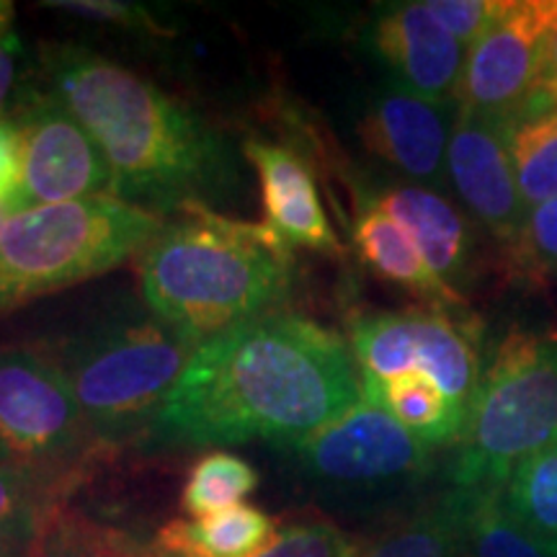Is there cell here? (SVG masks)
Wrapping results in <instances>:
<instances>
[{
  "mask_svg": "<svg viewBox=\"0 0 557 557\" xmlns=\"http://www.w3.org/2000/svg\"><path fill=\"white\" fill-rule=\"evenodd\" d=\"M361 398L346 341L315 320L274 310L201 341L148 442L214 447L263 438L289 449Z\"/></svg>",
  "mask_w": 557,
  "mask_h": 557,
  "instance_id": "cell-1",
  "label": "cell"
},
{
  "mask_svg": "<svg viewBox=\"0 0 557 557\" xmlns=\"http://www.w3.org/2000/svg\"><path fill=\"white\" fill-rule=\"evenodd\" d=\"M41 88L96 139L114 173V197L171 218L218 201L238 178L227 143L189 107L75 45L39 52Z\"/></svg>",
  "mask_w": 557,
  "mask_h": 557,
  "instance_id": "cell-2",
  "label": "cell"
},
{
  "mask_svg": "<svg viewBox=\"0 0 557 557\" xmlns=\"http://www.w3.org/2000/svg\"><path fill=\"white\" fill-rule=\"evenodd\" d=\"M295 256L267 222H248L194 205L165 218L139 256L145 305L201 341L282 310Z\"/></svg>",
  "mask_w": 557,
  "mask_h": 557,
  "instance_id": "cell-3",
  "label": "cell"
},
{
  "mask_svg": "<svg viewBox=\"0 0 557 557\" xmlns=\"http://www.w3.org/2000/svg\"><path fill=\"white\" fill-rule=\"evenodd\" d=\"M197 346L148 305L127 302L45 351L65 372L96 442L116 447L148 438Z\"/></svg>",
  "mask_w": 557,
  "mask_h": 557,
  "instance_id": "cell-4",
  "label": "cell"
},
{
  "mask_svg": "<svg viewBox=\"0 0 557 557\" xmlns=\"http://www.w3.org/2000/svg\"><path fill=\"white\" fill-rule=\"evenodd\" d=\"M165 218L116 197L24 209L0 233V315L143 256Z\"/></svg>",
  "mask_w": 557,
  "mask_h": 557,
  "instance_id": "cell-5",
  "label": "cell"
},
{
  "mask_svg": "<svg viewBox=\"0 0 557 557\" xmlns=\"http://www.w3.org/2000/svg\"><path fill=\"white\" fill-rule=\"evenodd\" d=\"M557 444V336L511 331L470 403L451 465L462 491L500 487L524 459Z\"/></svg>",
  "mask_w": 557,
  "mask_h": 557,
  "instance_id": "cell-6",
  "label": "cell"
},
{
  "mask_svg": "<svg viewBox=\"0 0 557 557\" xmlns=\"http://www.w3.org/2000/svg\"><path fill=\"white\" fill-rule=\"evenodd\" d=\"M99 449L45 346H0V459L65 504Z\"/></svg>",
  "mask_w": 557,
  "mask_h": 557,
  "instance_id": "cell-7",
  "label": "cell"
},
{
  "mask_svg": "<svg viewBox=\"0 0 557 557\" xmlns=\"http://www.w3.org/2000/svg\"><path fill=\"white\" fill-rule=\"evenodd\" d=\"M459 310L462 308L418 305L354 315L348 338L361 377L382 382L398 374H423L459 408L470 410L483 377V325Z\"/></svg>",
  "mask_w": 557,
  "mask_h": 557,
  "instance_id": "cell-8",
  "label": "cell"
},
{
  "mask_svg": "<svg viewBox=\"0 0 557 557\" xmlns=\"http://www.w3.org/2000/svg\"><path fill=\"white\" fill-rule=\"evenodd\" d=\"M287 451L310 483L341 496L413 485L434 468L431 447L369 398Z\"/></svg>",
  "mask_w": 557,
  "mask_h": 557,
  "instance_id": "cell-9",
  "label": "cell"
},
{
  "mask_svg": "<svg viewBox=\"0 0 557 557\" xmlns=\"http://www.w3.org/2000/svg\"><path fill=\"white\" fill-rule=\"evenodd\" d=\"M9 122L16 124L24 152L16 214L41 205L114 197V173L96 139L45 88L21 86Z\"/></svg>",
  "mask_w": 557,
  "mask_h": 557,
  "instance_id": "cell-10",
  "label": "cell"
},
{
  "mask_svg": "<svg viewBox=\"0 0 557 557\" xmlns=\"http://www.w3.org/2000/svg\"><path fill=\"white\" fill-rule=\"evenodd\" d=\"M555 24L557 0L506 3L496 24L468 50L457 109L491 122L517 120L537 86Z\"/></svg>",
  "mask_w": 557,
  "mask_h": 557,
  "instance_id": "cell-11",
  "label": "cell"
},
{
  "mask_svg": "<svg viewBox=\"0 0 557 557\" xmlns=\"http://www.w3.org/2000/svg\"><path fill=\"white\" fill-rule=\"evenodd\" d=\"M457 101L423 99L389 81L369 96L359 137L374 158L426 189L447 186V148L457 122Z\"/></svg>",
  "mask_w": 557,
  "mask_h": 557,
  "instance_id": "cell-12",
  "label": "cell"
},
{
  "mask_svg": "<svg viewBox=\"0 0 557 557\" xmlns=\"http://www.w3.org/2000/svg\"><path fill=\"white\" fill-rule=\"evenodd\" d=\"M447 178L459 201L506 253L517 246L527 205L508 150V122L480 120L457 111L447 148Z\"/></svg>",
  "mask_w": 557,
  "mask_h": 557,
  "instance_id": "cell-13",
  "label": "cell"
},
{
  "mask_svg": "<svg viewBox=\"0 0 557 557\" xmlns=\"http://www.w3.org/2000/svg\"><path fill=\"white\" fill-rule=\"evenodd\" d=\"M372 47L393 73V83L423 99L457 101L468 50L431 16L426 3H398L382 11L372 26Z\"/></svg>",
  "mask_w": 557,
  "mask_h": 557,
  "instance_id": "cell-14",
  "label": "cell"
},
{
  "mask_svg": "<svg viewBox=\"0 0 557 557\" xmlns=\"http://www.w3.org/2000/svg\"><path fill=\"white\" fill-rule=\"evenodd\" d=\"M246 158L261 178L267 225L289 248H310L320 253H341L336 230L320 205L315 178L305 160L284 145L246 143Z\"/></svg>",
  "mask_w": 557,
  "mask_h": 557,
  "instance_id": "cell-15",
  "label": "cell"
},
{
  "mask_svg": "<svg viewBox=\"0 0 557 557\" xmlns=\"http://www.w3.org/2000/svg\"><path fill=\"white\" fill-rule=\"evenodd\" d=\"M364 201L398 222L416 243L421 256L451 289L470 282L472 263V230L465 214L447 197L418 184H395L369 191ZM462 295V292H459Z\"/></svg>",
  "mask_w": 557,
  "mask_h": 557,
  "instance_id": "cell-16",
  "label": "cell"
},
{
  "mask_svg": "<svg viewBox=\"0 0 557 557\" xmlns=\"http://www.w3.org/2000/svg\"><path fill=\"white\" fill-rule=\"evenodd\" d=\"M354 246H357L361 261L374 274L408 289L410 295L421 297L426 305H442V308H465L468 305L465 295L451 289L429 267L416 243L406 235V230L369 201H364L357 220H354Z\"/></svg>",
  "mask_w": 557,
  "mask_h": 557,
  "instance_id": "cell-17",
  "label": "cell"
},
{
  "mask_svg": "<svg viewBox=\"0 0 557 557\" xmlns=\"http://www.w3.org/2000/svg\"><path fill=\"white\" fill-rule=\"evenodd\" d=\"M276 537V524L256 506H233L199 519H171L156 545L169 557H256Z\"/></svg>",
  "mask_w": 557,
  "mask_h": 557,
  "instance_id": "cell-18",
  "label": "cell"
},
{
  "mask_svg": "<svg viewBox=\"0 0 557 557\" xmlns=\"http://www.w3.org/2000/svg\"><path fill=\"white\" fill-rule=\"evenodd\" d=\"M364 398L380 403L431 449L459 444L468 423V410L423 374H398L389 380L361 377Z\"/></svg>",
  "mask_w": 557,
  "mask_h": 557,
  "instance_id": "cell-19",
  "label": "cell"
},
{
  "mask_svg": "<svg viewBox=\"0 0 557 557\" xmlns=\"http://www.w3.org/2000/svg\"><path fill=\"white\" fill-rule=\"evenodd\" d=\"M465 491L451 487L434 504L389 529L357 557H462Z\"/></svg>",
  "mask_w": 557,
  "mask_h": 557,
  "instance_id": "cell-20",
  "label": "cell"
},
{
  "mask_svg": "<svg viewBox=\"0 0 557 557\" xmlns=\"http://www.w3.org/2000/svg\"><path fill=\"white\" fill-rule=\"evenodd\" d=\"M462 557H557V540L519 524L500 504L498 487H480L465 491Z\"/></svg>",
  "mask_w": 557,
  "mask_h": 557,
  "instance_id": "cell-21",
  "label": "cell"
},
{
  "mask_svg": "<svg viewBox=\"0 0 557 557\" xmlns=\"http://www.w3.org/2000/svg\"><path fill=\"white\" fill-rule=\"evenodd\" d=\"M26 557H169L122 527L103 524L60 506L34 540Z\"/></svg>",
  "mask_w": 557,
  "mask_h": 557,
  "instance_id": "cell-22",
  "label": "cell"
},
{
  "mask_svg": "<svg viewBox=\"0 0 557 557\" xmlns=\"http://www.w3.org/2000/svg\"><path fill=\"white\" fill-rule=\"evenodd\" d=\"M508 150L527 209L557 199V107L508 122Z\"/></svg>",
  "mask_w": 557,
  "mask_h": 557,
  "instance_id": "cell-23",
  "label": "cell"
},
{
  "mask_svg": "<svg viewBox=\"0 0 557 557\" xmlns=\"http://www.w3.org/2000/svg\"><path fill=\"white\" fill-rule=\"evenodd\" d=\"M498 493L500 504L519 524L557 540V444L524 459Z\"/></svg>",
  "mask_w": 557,
  "mask_h": 557,
  "instance_id": "cell-24",
  "label": "cell"
},
{
  "mask_svg": "<svg viewBox=\"0 0 557 557\" xmlns=\"http://www.w3.org/2000/svg\"><path fill=\"white\" fill-rule=\"evenodd\" d=\"M259 487V472L246 459L230 451H209L194 465L181 491V506L191 519L209 517L240 506Z\"/></svg>",
  "mask_w": 557,
  "mask_h": 557,
  "instance_id": "cell-25",
  "label": "cell"
},
{
  "mask_svg": "<svg viewBox=\"0 0 557 557\" xmlns=\"http://www.w3.org/2000/svg\"><path fill=\"white\" fill-rule=\"evenodd\" d=\"M60 506V498L0 459V545L26 557Z\"/></svg>",
  "mask_w": 557,
  "mask_h": 557,
  "instance_id": "cell-26",
  "label": "cell"
},
{
  "mask_svg": "<svg viewBox=\"0 0 557 557\" xmlns=\"http://www.w3.org/2000/svg\"><path fill=\"white\" fill-rule=\"evenodd\" d=\"M361 545L329 517L292 521L256 557H357Z\"/></svg>",
  "mask_w": 557,
  "mask_h": 557,
  "instance_id": "cell-27",
  "label": "cell"
},
{
  "mask_svg": "<svg viewBox=\"0 0 557 557\" xmlns=\"http://www.w3.org/2000/svg\"><path fill=\"white\" fill-rule=\"evenodd\" d=\"M508 263L521 276L557 274V199L527 209L521 238L508 250Z\"/></svg>",
  "mask_w": 557,
  "mask_h": 557,
  "instance_id": "cell-28",
  "label": "cell"
},
{
  "mask_svg": "<svg viewBox=\"0 0 557 557\" xmlns=\"http://www.w3.org/2000/svg\"><path fill=\"white\" fill-rule=\"evenodd\" d=\"M426 9L465 50H470L496 24L500 13L506 11V3H498V0H426Z\"/></svg>",
  "mask_w": 557,
  "mask_h": 557,
  "instance_id": "cell-29",
  "label": "cell"
},
{
  "mask_svg": "<svg viewBox=\"0 0 557 557\" xmlns=\"http://www.w3.org/2000/svg\"><path fill=\"white\" fill-rule=\"evenodd\" d=\"M47 9H58L73 16L94 18V21H111V24L132 26V29H150L160 32L158 21H152L150 11L145 5L135 3H114V0H50L45 3Z\"/></svg>",
  "mask_w": 557,
  "mask_h": 557,
  "instance_id": "cell-30",
  "label": "cell"
},
{
  "mask_svg": "<svg viewBox=\"0 0 557 557\" xmlns=\"http://www.w3.org/2000/svg\"><path fill=\"white\" fill-rule=\"evenodd\" d=\"M24 176V152H21V135L16 124L0 120V207L16 214V199Z\"/></svg>",
  "mask_w": 557,
  "mask_h": 557,
  "instance_id": "cell-31",
  "label": "cell"
},
{
  "mask_svg": "<svg viewBox=\"0 0 557 557\" xmlns=\"http://www.w3.org/2000/svg\"><path fill=\"white\" fill-rule=\"evenodd\" d=\"M26 60V50L16 34L9 32L0 37V120H9L13 103H16L21 88V65Z\"/></svg>",
  "mask_w": 557,
  "mask_h": 557,
  "instance_id": "cell-32",
  "label": "cell"
},
{
  "mask_svg": "<svg viewBox=\"0 0 557 557\" xmlns=\"http://www.w3.org/2000/svg\"><path fill=\"white\" fill-rule=\"evenodd\" d=\"M555 107H557V24L547 39V50H545V60H542L537 86H534L532 96H529L527 107L521 109L519 116L540 114V111H547Z\"/></svg>",
  "mask_w": 557,
  "mask_h": 557,
  "instance_id": "cell-33",
  "label": "cell"
},
{
  "mask_svg": "<svg viewBox=\"0 0 557 557\" xmlns=\"http://www.w3.org/2000/svg\"><path fill=\"white\" fill-rule=\"evenodd\" d=\"M11 21H13V3H9V0H0V37L9 34Z\"/></svg>",
  "mask_w": 557,
  "mask_h": 557,
  "instance_id": "cell-34",
  "label": "cell"
},
{
  "mask_svg": "<svg viewBox=\"0 0 557 557\" xmlns=\"http://www.w3.org/2000/svg\"><path fill=\"white\" fill-rule=\"evenodd\" d=\"M11 220V212L5 207H0V233H3V227H5V222Z\"/></svg>",
  "mask_w": 557,
  "mask_h": 557,
  "instance_id": "cell-35",
  "label": "cell"
},
{
  "mask_svg": "<svg viewBox=\"0 0 557 557\" xmlns=\"http://www.w3.org/2000/svg\"><path fill=\"white\" fill-rule=\"evenodd\" d=\"M0 557H24V555L13 553V549H9L5 545H0Z\"/></svg>",
  "mask_w": 557,
  "mask_h": 557,
  "instance_id": "cell-36",
  "label": "cell"
}]
</instances>
